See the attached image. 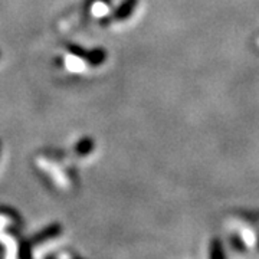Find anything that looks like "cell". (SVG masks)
Segmentation results:
<instances>
[{"label":"cell","mask_w":259,"mask_h":259,"mask_svg":"<svg viewBox=\"0 0 259 259\" xmlns=\"http://www.w3.org/2000/svg\"><path fill=\"white\" fill-rule=\"evenodd\" d=\"M32 243L29 241H22L20 242V250H19V256L20 258H30L32 256V252H30V248Z\"/></svg>","instance_id":"obj_6"},{"label":"cell","mask_w":259,"mask_h":259,"mask_svg":"<svg viewBox=\"0 0 259 259\" xmlns=\"http://www.w3.org/2000/svg\"><path fill=\"white\" fill-rule=\"evenodd\" d=\"M139 0H122L121 5L114 10L112 13V20L115 22H122V20H127L131 16V13L136 10Z\"/></svg>","instance_id":"obj_2"},{"label":"cell","mask_w":259,"mask_h":259,"mask_svg":"<svg viewBox=\"0 0 259 259\" xmlns=\"http://www.w3.org/2000/svg\"><path fill=\"white\" fill-rule=\"evenodd\" d=\"M66 48H68V52H69L72 56H75V58L82 59V61L87 59L88 51H87V49H83L82 47H79V45H68Z\"/></svg>","instance_id":"obj_5"},{"label":"cell","mask_w":259,"mask_h":259,"mask_svg":"<svg viewBox=\"0 0 259 259\" xmlns=\"http://www.w3.org/2000/svg\"><path fill=\"white\" fill-rule=\"evenodd\" d=\"M107 59V52L105 49L102 48H95V49H91L88 51V55H87V62L91 65V66H100L105 62Z\"/></svg>","instance_id":"obj_3"},{"label":"cell","mask_w":259,"mask_h":259,"mask_svg":"<svg viewBox=\"0 0 259 259\" xmlns=\"http://www.w3.org/2000/svg\"><path fill=\"white\" fill-rule=\"evenodd\" d=\"M0 56H2V54H0Z\"/></svg>","instance_id":"obj_8"},{"label":"cell","mask_w":259,"mask_h":259,"mask_svg":"<svg viewBox=\"0 0 259 259\" xmlns=\"http://www.w3.org/2000/svg\"><path fill=\"white\" fill-rule=\"evenodd\" d=\"M0 150H2V143H0Z\"/></svg>","instance_id":"obj_7"},{"label":"cell","mask_w":259,"mask_h":259,"mask_svg":"<svg viewBox=\"0 0 259 259\" xmlns=\"http://www.w3.org/2000/svg\"><path fill=\"white\" fill-rule=\"evenodd\" d=\"M94 147H95L94 140L91 139V137H83V139H81L76 143V146H75L74 150L78 156L83 157V156H88V154L94 150Z\"/></svg>","instance_id":"obj_4"},{"label":"cell","mask_w":259,"mask_h":259,"mask_svg":"<svg viewBox=\"0 0 259 259\" xmlns=\"http://www.w3.org/2000/svg\"><path fill=\"white\" fill-rule=\"evenodd\" d=\"M61 233H62V226L59 223H52L47 228H44L40 232L35 233L33 238L30 239V243L32 245H40V243H45V242L55 239Z\"/></svg>","instance_id":"obj_1"}]
</instances>
